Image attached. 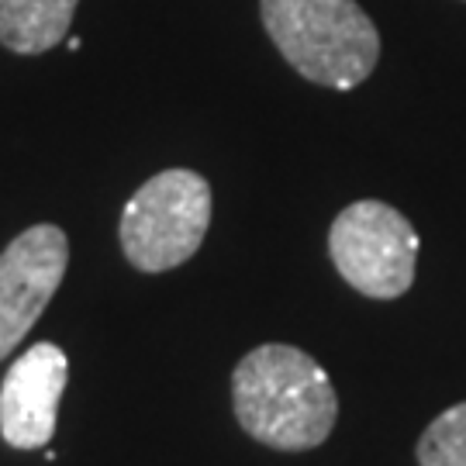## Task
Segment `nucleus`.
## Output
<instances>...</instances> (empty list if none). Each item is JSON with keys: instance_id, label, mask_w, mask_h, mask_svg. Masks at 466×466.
Segmentation results:
<instances>
[{"instance_id": "f03ea898", "label": "nucleus", "mask_w": 466, "mask_h": 466, "mask_svg": "<svg viewBox=\"0 0 466 466\" xmlns=\"http://www.w3.org/2000/svg\"><path fill=\"white\" fill-rule=\"evenodd\" d=\"M273 46L304 80L352 90L380 59V35L356 0H259Z\"/></svg>"}, {"instance_id": "423d86ee", "label": "nucleus", "mask_w": 466, "mask_h": 466, "mask_svg": "<svg viewBox=\"0 0 466 466\" xmlns=\"http://www.w3.org/2000/svg\"><path fill=\"white\" fill-rule=\"evenodd\" d=\"M69 380L66 352L35 342L21 352L0 383V435L15 450H46L56 435L59 400Z\"/></svg>"}, {"instance_id": "39448f33", "label": "nucleus", "mask_w": 466, "mask_h": 466, "mask_svg": "<svg viewBox=\"0 0 466 466\" xmlns=\"http://www.w3.org/2000/svg\"><path fill=\"white\" fill-rule=\"evenodd\" d=\"M69 242L59 225H32L0 252V360L15 350L66 277Z\"/></svg>"}, {"instance_id": "7ed1b4c3", "label": "nucleus", "mask_w": 466, "mask_h": 466, "mask_svg": "<svg viewBox=\"0 0 466 466\" xmlns=\"http://www.w3.org/2000/svg\"><path fill=\"white\" fill-rule=\"evenodd\" d=\"M211 225V187L194 169H163L125 204L117 235L128 263L142 273L184 267Z\"/></svg>"}, {"instance_id": "6e6552de", "label": "nucleus", "mask_w": 466, "mask_h": 466, "mask_svg": "<svg viewBox=\"0 0 466 466\" xmlns=\"http://www.w3.org/2000/svg\"><path fill=\"white\" fill-rule=\"evenodd\" d=\"M421 466H466V400L435 418L418 442Z\"/></svg>"}, {"instance_id": "20e7f679", "label": "nucleus", "mask_w": 466, "mask_h": 466, "mask_svg": "<svg viewBox=\"0 0 466 466\" xmlns=\"http://www.w3.org/2000/svg\"><path fill=\"white\" fill-rule=\"evenodd\" d=\"M329 252L342 280L373 300H394L415 283V225L383 200H356L335 218Z\"/></svg>"}, {"instance_id": "0eeeda50", "label": "nucleus", "mask_w": 466, "mask_h": 466, "mask_svg": "<svg viewBox=\"0 0 466 466\" xmlns=\"http://www.w3.org/2000/svg\"><path fill=\"white\" fill-rule=\"evenodd\" d=\"M80 0H0V46L21 56L56 49Z\"/></svg>"}, {"instance_id": "f257e3e1", "label": "nucleus", "mask_w": 466, "mask_h": 466, "mask_svg": "<svg viewBox=\"0 0 466 466\" xmlns=\"http://www.w3.org/2000/svg\"><path fill=\"white\" fill-rule=\"evenodd\" d=\"M232 404L246 435L283 452L321 446L339 418V398L321 363L283 342L256 346L238 360Z\"/></svg>"}]
</instances>
